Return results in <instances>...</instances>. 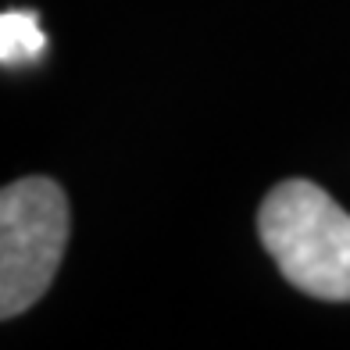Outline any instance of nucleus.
Listing matches in <instances>:
<instances>
[{
  "label": "nucleus",
  "instance_id": "nucleus-3",
  "mask_svg": "<svg viewBox=\"0 0 350 350\" xmlns=\"http://www.w3.org/2000/svg\"><path fill=\"white\" fill-rule=\"evenodd\" d=\"M46 51V36L33 11H4L0 18V61L8 68H25Z\"/></svg>",
  "mask_w": 350,
  "mask_h": 350
},
{
  "label": "nucleus",
  "instance_id": "nucleus-1",
  "mask_svg": "<svg viewBox=\"0 0 350 350\" xmlns=\"http://www.w3.org/2000/svg\"><path fill=\"white\" fill-rule=\"evenodd\" d=\"M265 250L300 293L350 304V215L322 186L286 179L258 211Z\"/></svg>",
  "mask_w": 350,
  "mask_h": 350
},
{
  "label": "nucleus",
  "instance_id": "nucleus-2",
  "mask_svg": "<svg viewBox=\"0 0 350 350\" xmlns=\"http://www.w3.org/2000/svg\"><path fill=\"white\" fill-rule=\"evenodd\" d=\"M68 200L54 179L29 175L0 193V318L36 304L65 258Z\"/></svg>",
  "mask_w": 350,
  "mask_h": 350
}]
</instances>
